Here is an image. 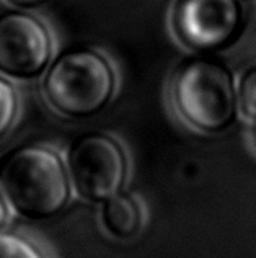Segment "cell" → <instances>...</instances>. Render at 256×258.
Returning a JSON list of instances; mask_svg holds the SVG:
<instances>
[{
    "label": "cell",
    "mask_w": 256,
    "mask_h": 258,
    "mask_svg": "<svg viewBox=\"0 0 256 258\" xmlns=\"http://www.w3.org/2000/svg\"><path fill=\"white\" fill-rule=\"evenodd\" d=\"M175 22L188 46L201 51L215 49L237 35L241 7L237 0H181Z\"/></svg>",
    "instance_id": "obj_6"
},
{
    "label": "cell",
    "mask_w": 256,
    "mask_h": 258,
    "mask_svg": "<svg viewBox=\"0 0 256 258\" xmlns=\"http://www.w3.org/2000/svg\"><path fill=\"white\" fill-rule=\"evenodd\" d=\"M51 57V38L41 22L23 13L0 17V74L15 80H31Z\"/></svg>",
    "instance_id": "obj_5"
},
{
    "label": "cell",
    "mask_w": 256,
    "mask_h": 258,
    "mask_svg": "<svg viewBox=\"0 0 256 258\" xmlns=\"http://www.w3.org/2000/svg\"><path fill=\"white\" fill-rule=\"evenodd\" d=\"M7 2L15 7H20V9H35V7L46 4L48 0H7Z\"/></svg>",
    "instance_id": "obj_11"
},
{
    "label": "cell",
    "mask_w": 256,
    "mask_h": 258,
    "mask_svg": "<svg viewBox=\"0 0 256 258\" xmlns=\"http://www.w3.org/2000/svg\"><path fill=\"white\" fill-rule=\"evenodd\" d=\"M238 105L241 114L256 121V67L248 71L240 82Z\"/></svg>",
    "instance_id": "obj_9"
},
{
    "label": "cell",
    "mask_w": 256,
    "mask_h": 258,
    "mask_svg": "<svg viewBox=\"0 0 256 258\" xmlns=\"http://www.w3.org/2000/svg\"><path fill=\"white\" fill-rule=\"evenodd\" d=\"M17 111V97L10 84L0 79V139L10 129Z\"/></svg>",
    "instance_id": "obj_10"
},
{
    "label": "cell",
    "mask_w": 256,
    "mask_h": 258,
    "mask_svg": "<svg viewBox=\"0 0 256 258\" xmlns=\"http://www.w3.org/2000/svg\"><path fill=\"white\" fill-rule=\"evenodd\" d=\"M102 222L108 234L126 240L139 232L142 226V214L134 198L127 195H114L105 201Z\"/></svg>",
    "instance_id": "obj_7"
},
{
    "label": "cell",
    "mask_w": 256,
    "mask_h": 258,
    "mask_svg": "<svg viewBox=\"0 0 256 258\" xmlns=\"http://www.w3.org/2000/svg\"><path fill=\"white\" fill-rule=\"evenodd\" d=\"M173 100L180 116L203 133H219L233 121L237 93L224 66L193 60L178 72Z\"/></svg>",
    "instance_id": "obj_3"
},
{
    "label": "cell",
    "mask_w": 256,
    "mask_h": 258,
    "mask_svg": "<svg viewBox=\"0 0 256 258\" xmlns=\"http://www.w3.org/2000/svg\"><path fill=\"white\" fill-rule=\"evenodd\" d=\"M69 173L75 191L85 200L106 201L124 185L127 162L116 141L105 134H89L73 142Z\"/></svg>",
    "instance_id": "obj_4"
},
{
    "label": "cell",
    "mask_w": 256,
    "mask_h": 258,
    "mask_svg": "<svg viewBox=\"0 0 256 258\" xmlns=\"http://www.w3.org/2000/svg\"><path fill=\"white\" fill-rule=\"evenodd\" d=\"M114 72L95 51L78 49L59 57L44 80V93L54 110L67 118H89L102 111L114 92Z\"/></svg>",
    "instance_id": "obj_2"
},
{
    "label": "cell",
    "mask_w": 256,
    "mask_h": 258,
    "mask_svg": "<svg viewBox=\"0 0 256 258\" xmlns=\"http://www.w3.org/2000/svg\"><path fill=\"white\" fill-rule=\"evenodd\" d=\"M0 191L17 214L44 221L67 205L69 178L56 152L28 146L0 162Z\"/></svg>",
    "instance_id": "obj_1"
},
{
    "label": "cell",
    "mask_w": 256,
    "mask_h": 258,
    "mask_svg": "<svg viewBox=\"0 0 256 258\" xmlns=\"http://www.w3.org/2000/svg\"><path fill=\"white\" fill-rule=\"evenodd\" d=\"M0 258H43L38 250L17 235L0 234Z\"/></svg>",
    "instance_id": "obj_8"
},
{
    "label": "cell",
    "mask_w": 256,
    "mask_h": 258,
    "mask_svg": "<svg viewBox=\"0 0 256 258\" xmlns=\"http://www.w3.org/2000/svg\"><path fill=\"white\" fill-rule=\"evenodd\" d=\"M7 221V205H5V196L0 191V229Z\"/></svg>",
    "instance_id": "obj_12"
}]
</instances>
